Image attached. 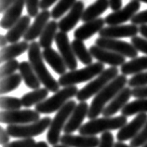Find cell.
Instances as JSON below:
<instances>
[{"label":"cell","mask_w":147,"mask_h":147,"mask_svg":"<svg viewBox=\"0 0 147 147\" xmlns=\"http://www.w3.org/2000/svg\"><path fill=\"white\" fill-rule=\"evenodd\" d=\"M42 54H43L44 60L47 61V63L52 68V70L56 74L63 76L66 73V64H65L61 54L58 53L55 49H53L52 48L44 49Z\"/></svg>","instance_id":"cell-24"},{"label":"cell","mask_w":147,"mask_h":147,"mask_svg":"<svg viewBox=\"0 0 147 147\" xmlns=\"http://www.w3.org/2000/svg\"><path fill=\"white\" fill-rule=\"evenodd\" d=\"M51 118L46 117L36 122L27 124V125H7V131L11 137L28 139L38 136L49 129L51 124Z\"/></svg>","instance_id":"cell-8"},{"label":"cell","mask_w":147,"mask_h":147,"mask_svg":"<svg viewBox=\"0 0 147 147\" xmlns=\"http://www.w3.org/2000/svg\"><path fill=\"white\" fill-rule=\"evenodd\" d=\"M77 0H60L59 2L56 4V6L53 7L51 12V17L54 20L60 19L63 16L65 12L70 10L74 5L76 3Z\"/></svg>","instance_id":"cell-34"},{"label":"cell","mask_w":147,"mask_h":147,"mask_svg":"<svg viewBox=\"0 0 147 147\" xmlns=\"http://www.w3.org/2000/svg\"><path fill=\"white\" fill-rule=\"evenodd\" d=\"M127 124V117L119 115L115 117H102L91 119L90 121L81 126L78 129L80 135L95 136L96 134L107 132V131L120 129L121 127Z\"/></svg>","instance_id":"cell-3"},{"label":"cell","mask_w":147,"mask_h":147,"mask_svg":"<svg viewBox=\"0 0 147 147\" xmlns=\"http://www.w3.org/2000/svg\"><path fill=\"white\" fill-rule=\"evenodd\" d=\"M144 70H147V56L137 57L129 61H127L121 66V73L125 76L134 74L136 75Z\"/></svg>","instance_id":"cell-28"},{"label":"cell","mask_w":147,"mask_h":147,"mask_svg":"<svg viewBox=\"0 0 147 147\" xmlns=\"http://www.w3.org/2000/svg\"><path fill=\"white\" fill-rule=\"evenodd\" d=\"M49 95V90L46 88H40L38 90H34L28 93H25L22 97V104L26 108L42 102L47 99Z\"/></svg>","instance_id":"cell-29"},{"label":"cell","mask_w":147,"mask_h":147,"mask_svg":"<svg viewBox=\"0 0 147 147\" xmlns=\"http://www.w3.org/2000/svg\"><path fill=\"white\" fill-rule=\"evenodd\" d=\"M132 96V90L130 88H124L115 97L111 100L104 108L102 111V115L104 117H113L117 112L121 111L127 103L130 97Z\"/></svg>","instance_id":"cell-18"},{"label":"cell","mask_w":147,"mask_h":147,"mask_svg":"<svg viewBox=\"0 0 147 147\" xmlns=\"http://www.w3.org/2000/svg\"><path fill=\"white\" fill-rule=\"evenodd\" d=\"M129 88H139L147 86V72L139 73L134 75L131 78L127 81Z\"/></svg>","instance_id":"cell-37"},{"label":"cell","mask_w":147,"mask_h":147,"mask_svg":"<svg viewBox=\"0 0 147 147\" xmlns=\"http://www.w3.org/2000/svg\"><path fill=\"white\" fill-rule=\"evenodd\" d=\"M50 17H51V12L49 10H42L41 12H39V14L34 18V22L30 25L28 31L24 34V40L27 42H33L37 37H40L42 32L49 24Z\"/></svg>","instance_id":"cell-19"},{"label":"cell","mask_w":147,"mask_h":147,"mask_svg":"<svg viewBox=\"0 0 147 147\" xmlns=\"http://www.w3.org/2000/svg\"><path fill=\"white\" fill-rule=\"evenodd\" d=\"M19 71H20V75L22 76V80L24 81L25 85L29 88L33 90L40 88L41 82L29 61H22L20 63Z\"/></svg>","instance_id":"cell-26"},{"label":"cell","mask_w":147,"mask_h":147,"mask_svg":"<svg viewBox=\"0 0 147 147\" xmlns=\"http://www.w3.org/2000/svg\"><path fill=\"white\" fill-rule=\"evenodd\" d=\"M9 137H10V135L7 131V129H3L2 127H0V144H1V145L4 146L7 144H9L10 142Z\"/></svg>","instance_id":"cell-45"},{"label":"cell","mask_w":147,"mask_h":147,"mask_svg":"<svg viewBox=\"0 0 147 147\" xmlns=\"http://www.w3.org/2000/svg\"><path fill=\"white\" fill-rule=\"evenodd\" d=\"M104 69L103 63H94L90 65H88L85 68L79 69V70H74L68 73H65L64 75L61 76L58 82L60 86L65 88L69 86H76L77 84L87 82L88 80H91L96 76H99L100 73H102Z\"/></svg>","instance_id":"cell-4"},{"label":"cell","mask_w":147,"mask_h":147,"mask_svg":"<svg viewBox=\"0 0 147 147\" xmlns=\"http://www.w3.org/2000/svg\"><path fill=\"white\" fill-rule=\"evenodd\" d=\"M127 81L129 80L125 75H119L106 87H104L97 95H95L88 109V117L91 120L97 118L100 114H102L104 108L125 88Z\"/></svg>","instance_id":"cell-1"},{"label":"cell","mask_w":147,"mask_h":147,"mask_svg":"<svg viewBox=\"0 0 147 147\" xmlns=\"http://www.w3.org/2000/svg\"><path fill=\"white\" fill-rule=\"evenodd\" d=\"M78 88L76 86H69L61 88V90L56 92L51 97L46 99L42 102L36 105L34 110L39 114H51L56 111H59L69 99L77 95Z\"/></svg>","instance_id":"cell-7"},{"label":"cell","mask_w":147,"mask_h":147,"mask_svg":"<svg viewBox=\"0 0 147 147\" xmlns=\"http://www.w3.org/2000/svg\"><path fill=\"white\" fill-rule=\"evenodd\" d=\"M140 7H141L140 2L136 1V0H132V1L127 3L125 7H122L119 10L113 11L112 13L108 14L104 18L105 24L108 26L121 25L122 24H125L126 22L130 21L137 14Z\"/></svg>","instance_id":"cell-11"},{"label":"cell","mask_w":147,"mask_h":147,"mask_svg":"<svg viewBox=\"0 0 147 147\" xmlns=\"http://www.w3.org/2000/svg\"><path fill=\"white\" fill-rule=\"evenodd\" d=\"M40 0H26V10L30 17L36 18L39 14Z\"/></svg>","instance_id":"cell-39"},{"label":"cell","mask_w":147,"mask_h":147,"mask_svg":"<svg viewBox=\"0 0 147 147\" xmlns=\"http://www.w3.org/2000/svg\"><path fill=\"white\" fill-rule=\"evenodd\" d=\"M0 106L4 111L11 110H20L22 106L21 99L16 97H9V96H2L0 100Z\"/></svg>","instance_id":"cell-35"},{"label":"cell","mask_w":147,"mask_h":147,"mask_svg":"<svg viewBox=\"0 0 147 147\" xmlns=\"http://www.w3.org/2000/svg\"><path fill=\"white\" fill-rule=\"evenodd\" d=\"M36 142L33 138L22 139V140H18L11 142L9 144L4 145L3 147H36Z\"/></svg>","instance_id":"cell-40"},{"label":"cell","mask_w":147,"mask_h":147,"mask_svg":"<svg viewBox=\"0 0 147 147\" xmlns=\"http://www.w3.org/2000/svg\"><path fill=\"white\" fill-rule=\"evenodd\" d=\"M142 147H147V142H146V144H144V146H142Z\"/></svg>","instance_id":"cell-55"},{"label":"cell","mask_w":147,"mask_h":147,"mask_svg":"<svg viewBox=\"0 0 147 147\" xmlns=\"http://www.w3.org/2000/svg\"><path fill=\"white\" fill-rule=\"evenodd\" d=\"M53 147H69V146H66V145H63V144H61V145H55V146H53Z\"/></svg>","instance_id":"cell-53"},{"label":"cell","mask_w":147,"mask_h":147,"mask_svg":"<svg viewBox=\"0 0 147 147\" xmlns=\"http://www.w3.org/2000/svg\"><path fill=\"white\" fill-rule=\"evenodd\" d=\"M115 147H131V146L127 145L126 144H124V142H117L115 144Z\"/></svg>","instance_id":"cell-52"},{"label":"cell","mask_w":147,"mask_h":147,"mask_svg":"<svg viewBox=\"0 0 147 147\" xmlns=\"http://www.w3.org/2000/svg\"><path fill=\"white\" fill-rule=\"evenodd\" d=\"M147 113V99H137L130 102L121 110L124 117H131L133 115Z\"/></svg>","instance_id":"cell-32"},{"label":"cell","mask_w":147,"mask_h":147,"mask_svg":"<svg viewBox=\"0 0 147 147\" xmlns=\"http://www.w3.org/2000/svg\"><path fill=\"white\" fill-rule=\"evenodd\" d=\"M22 80V78L20 74H13V75L1 79V84H0V93H1V95L9 93V92L16 90L21 85Z\"/></svg>","instance_id":"cell-33"},{"label":"cell","mask_w":147,"mask_h":147,"mask_svg":"<svg viewBox=\"0 0 147 147\" xmlns=\"http://www.w3.org/2000/svg\"><path fill=\"white\" fill-rule=\"evenodd\" d=\"M36 147H49V146L47 144V142H44V141H40V142H36Z\"/></svg>","instance_id":"cell-51"},{"label":"cell","mask_w":147,"mask_h":147,"mask_svg":"<svg viewBox=\"0 0 147 147\" xmlns=\"http://www.w3.org/2000/svg\"><path fill=\"white\" fill-rule=\"evenodd\" d=\"M139 31H140V33H141L142 36H144V38L147 39V24L141 25L140 27H139Z\"/></svg>","instance_id":"cell-49"},{"label":"cell","mask_w":147,"mask_h":147,"mask_svg":"<svg viewBox=\"0 0 147 147\" xmlns=\"http://www.w3.org/2000/svg\"><path fill=\"white\" fill-rule=\"evenodd\" d=\"M55 2H57V0H40L39 9L42 10H48V9H49Z\"/></svg>","instance_id":"cell-47"},{"label":"cell","mask_w":147,"mask_h":147,"mask_svg":"<svg viewBox=\"0 0 147 147\" xmlns=\"http://www.w3.org/2000/svg\"><path fill=\"white\" fill-rule=\"evenodd\" d=\"M9 43V41H7V38L6 36H2L1 34V36H0V45H1V48H5L7 47V44Z\"/></svg>","instance_id":"cell-50"},{"label":"cell","mask_w":147,"mask_h":147,"mask_svg":"<svg viewBox=\"0 0 147 147\" xmlns=\"http://www.w3.org/2000/svg\"><path fill=\"white\" fill-rule=\"evenodd\" d=\"M117 76L118 69L117 67L111 66L110 68L105 69L94 80H92L91 82L87 84L84 88L78 90V93L76 96V100L79 102H86L92 96L97 95L104 87H106Z\"/></svg>","instance_id":"cell-6"},{"label":"cell","mask_w":147,"mask_h":147,"mask_svg":"<svg viewBox=\"0 0 147 147\" xmlns=\"http://www.w3.org/2000/svg\"><path fill=\"white\" fill-rule=\"evenodd\" d=\"M19 68H20V63L17 60L14 59L7 61V63H5L1 66V71H0L1 79L13 75L17 70H19Z\"/></svg>","instance_id":"cell-36"},{"label":"cell","mask_w":147,"mask_h":147,"mask_svg":"<svg viewBox=\"0 0 147 147\" xmlns=\"http://www.w3.org/2000/svg\"><path fill=\"white\" fill-rule=\"evenodd\" d=\"M136 1H139V2H144V3H146V4H147V0H136Z\"/></svg>","instance_id":"cell-54"},{"label":"cell","mask_w":147,"mask_h":147,"mask_svg":"<svg viewBox=\"0 0 147 147\" xmlns=\"http://www.w3.org/2000/svg\"><path fill=\"white\" fill-rule=\"evenodd\" d=\"M40 114L36 110H11L2 111L0 115V121L7 125H24L38 121Z\"/></svg>","instance_id":"cell-9"},{"label":"cell","mask_w":147,"mask_h":147,"mask_svg":"<svg viewBox=\"0 0 147 147\" xmlns=\"http://www.w3.org/2000/svg\"><path fill=\"white\" fill-rule=\"evenodd\" d=\"M98 147H115L114 135L109 131L103 132L100 138V144Z\"/></svg>","instance_id":"cell-42"},{"label":"cell","mask_w":147,"mask_h":147,"mask_svg":"<svg viewBox=\"0 0 147 147\" xmlns=\"http://www.w3.org/2000/svg\"><path fill=\"white\" fill-rule=\"evenodd\" d=\"M28 42L24 40L17 43L10 44L9 46L1 49V55H0V61L2 63H7L10 60H14L15 58L22 55L25 51H28L29 49Z\"/></svg>","instance_id":"cell-25"},{"label":"cell","mask_w":147,"mask_h":147,"mask_svg":"<svg viewBox=\"0 0 147 147\" xmlns=\"http://www.w3.org/2000/svg\"><path fill=\"white\" fill-rule=\"evenodd\" d=\"M108 7H110L109 0H96L93 4H91L87 9H85L81 20H82L83 22H88L96 20V19L100 18V15Z\"/></svg>","instance_id":"cell-27"},{"label":"cell","mask_w":147,"mask_h":147,"mask_svg":"<svg viewBox=\"0 0 147 147\" xmlns=\"http://www.w3.org/2000/svg\"><path fill=\"white\" fill-rule=\"evenodd\" d=\"M61 142L69 147H98L100 139L96 136L88 135L64 134L61 137Z\"/></svg>","instance_id":"cell-21"},{"label":"cell","mask_w":147,"mask_h":147,"mask_svg":"<svg viewBox=\"0 0 147 147\" xmlns=\"http://www.w3.org/2000/svg\"><path fill=\"white\" fill-rule=\"evenodd\" d=\"M76 107V102L75 100H69L61 109L57 112L55 117L52 119L49 129L47 133V140L49 144L55 146L58 142H61V133L63 130L65 125L70 117L73 111Z\"/></svg>","instance_id":"cell-5"},{"label":"cell","mask_w":147,"mask_h":147,"mask_svg":"<svg viewBox=\"0 0 147 147\" xmlns=\"http://www.w3.org/2000/svg\"><path fill=\"white\" fill-rule=\"evenodd\" d=\"M55 43L67 68L70 71L76 70L78 64H77L76 57L72 48V43L69 41L67 33L58 32L55 37Z\"/></svg>","instance_id":"cell-12"},{"label":"cell","mask_w":147,"mask_h":147,"mask_svg":"<svg viewBox=\"0 0 147 147\" xmlns=\"http://www.w3.org/2000/svg\"><path fill=\"white\" fill-rule=\"evenodd\" d=\"M131 44L138 51H141L144 54H147V39L140 36H134L131 38Z\"/></svg>","instance_id":"cell-41"},{"label":"cell","mask_w":147,"mask_h":147,"mask_svg":"<svg viewBox=\"0 0 147 147\" xmlns=\"http://www.w3.org/2000/svg\"><path fill=\"white\" fill-rule=\"evenodd\" d=\"M26 7V0H15V2L3 13L1 27L9 30L22 18V13Z\"/></svg>","instance_id":"cell-20"},{"label":"cell","mask_w":147,"mask_h":147,"mask_svg":"<svg viewBox=\"0 0 147 147\" xmlns=\"http://www.w3.org/2000/svg\"><path fill=\"white\" fill-rule=\"evenodd\" d=\"M131 24L135 25H145L147 24V9L137 13L130 20Z\"/></svg>","instance_id":"cell-43"},{"label":"cell","mask_w":147,"mask_h":147,"mask_svg":"<svg viewBox=\"0 0 147 147\" xmlns=\"http://www.w3.org/2000/svg\"><path fill=\"white\" fill-rule=\"evenodd\" d=\"M59 28L58 26V22L53 20L49 21V24L46 26V28L42 32L41 36L39 37V45L41 48L48 49L51 48V45L53 41L55 40L56 34H57V30Z\"/></svg>","instance_id":"cell-30"},{"label":"cell","mask_w":147,"mask_h":147,"mask_svg":"<svg viewBox=\"0 0 147 147\" xmlns=\"http://www.w3.org/2000/svg\"><path fill=\"white\" fill-rule=\"evenodd\" d=\"M88 109L90 107L86 102H81L76 104V107L73 111L63 129L64 134H72L80 129L84 119L88 117Z\"/></svg>","instance_id":"cell-17"},{"label":"cell","mask_w":147,"mask_h":147,"mask_svg":"<svg viewBox=\"0 0 147 147\" xmlns=\"http://www.w3.org/2000/svg\"><path fill=\"white\" fill-rule=\"evenodd\" d=\"M85 10V6L84 2L81 0H77L76 3L74 5V7L69 10L68 14L66 16H64L61 19V21L58 22V26L61 32L63 33H68L70 32L72 29H74L77 22H78Z\"/></svg>","instance_id":"cell-16"},{"label":"cell","mask_w":147,"mask_h":147,"mask_svg":"<svg viewBox=\"0 0 147 147\" xmlns=\"http://www.w3.org/2000/svg\"><path fill=\"white\" fill-rule=\"evenodd\" d=\"M39 42L33 41L29 46L28 49V59L29 63L32 65L34 71L36 72L37 77L39 78L41 84H43L49 91L58 92L60 88V84L55 78L51 76V74L46 67L44 63V58L40 50Z\"/></svg>","instance_id":"cell-2"},{"label":"cell","mask_w":147,"mask_h":147,"mask_svg":"<svg viewBox=\"0 0 147 147\" xmlns=\"http://www.w3.org/2000/svg\"><path fill=\"white\" fill-rule=\"evenodd\" d=\"M72 48L74 52H75L76 57L78 59L81 63L84 65H90L92 63V60H93V57H92L91 53L90 52V49H88L85 46L84 42L78 40V39H75L72 42Z\"/></svg>","instance_id":"cell-31"},{"label":"cell","mask_w":147,"mask_h":147,"mask_svg":"<svg viewBox=\"0 0 147 147\" xmlns=\"http://www.w3.org/2000/svg\"><path fill=\"white\" fill-rule=\"evenodd\" d=\"M139 31L138 25L135 24H121L103 27L99 32L100 37L104 38H123V37H134L137 36Z\"/></svg>","instance_id":"cell-14"},{"label":"cell","mask_w":147,"mask_h":147,"mask_svg":"<svg viewBox=\"0 0 147 147\" xmlns=\"http://www.w3.org/2000/svg\"><path fill=\"white\" fill-rule=\"evenodd\" d=\"M15 2V0H0V12L4 13Z\"/></svg>","instance_id":"cell-46"},{"label":"cell","mask_w":147,"mask_h":147,"mask_svg":"<svg viewBox=\"0 0 147 147\" xmlns=\"http://www.w3.org/2000/svg\"><path fill=\"white\" fill-rule=\"evenodd\" d=\"M147 142V123L142 127V130L139 132L136 137L130 141L131 147H142Z\"/></svg>","instance_id":"cell-38"},{"label":"cell","mask_w":147,"mask_h":147,"mask_svg":"<svg viewBox=\"0 0 147 147\" xmlns=\"http://www.w3.org/2000/svg\"><path fill=\"white\" fill-rule=\"evenodd\" d=\"M104 24H105V21L100 17L96 19V20L85 22L83 25L79 26L75 31L74 36L76 39L85 41L90 38L92 36H94L96 33H99L103 28Z\"/></svg>","instance_id":"cell-22"},{"label":"cell","mask_w":147,"mask_h":147,"mask_svg":"<svg viewBox=\"0 0 147 147\" xmlns=\"http://www.w3.org/2000/svg\"><path fill=\"white\" fill-rule=\"evenodd\" d=\"M95 45L102 49L111 50V51L117 54H120L124 57L130 58L131 60L137 58L139 52L131 43H127L126 41L118 39H114V38L98 37L95 40Z\"/></svg>","instance_id":"cell-10"},{"label":"cell","mask_w":147,"mask_h":147,"mask_svg":"<svg viewBox=\"0 0 147 147\" xmlns=\"http://www.w3.org/2000/svg\"><path fill=\"white\" fill-rule=\"evenodd\" d=\"M31 24V17L29 15H24L11 28L7 31L6 36L7 41L10 44H14L19 42L22 37L24 36V34L28 31Z\"/></svg>","instance_id":"cell-23"},{"label":"cell","mask_w":147,"mask_h":147,"mask_svg":"<svg viewBox=\"0 0 147 147\" xmlns=\"http://www.w3.org/2000/svg\"><path fill=\"white\" fill-rule=\"evenodd\" d=\"M110 9L113 11H117L122 9V0H109Z\"/></svg>","instance_id":"cell-48"},{"label":"cell","mask_w":147,"mask_h":147,"mask_svg":"<svg viewBox=\"0 0 147 147\" xmlns=\"http://www.w3.org/2000/svg\"><path fill=\"white\" fill-rule=\"evenodd\" d=\"M90 52L93 58L102 63L109 64L113 67L122 66L126 63V57H124L120 54L105 49H102L97 45L90 46Z\"/></svg>","instance_id":"cell-15"},{"label":"cell","mask_w":147,"mask_h":147,"mask_svg":"<svg viewBox=\"0 0 147 147\" xmlns=\"http://www.w3.org/2000/svg\"><path fill=\"white\" fill-rule=\"evenodd\" d=\"M147 123V114L142 113L138 114L136 117H134L132 121L129 124H126L123 127H121L117 134V139L118 142H126L129 140H132L136 137V135L142 130V127Z\"/></svg>","instance_id":"cell-13"},{"label":"cell","mask_w":147,"mask_h":147,"mask_svg":"<svg viewBox=\"0 0 147 147\" xmlns=\"http://www.w3.org/2000/svg\"><path fill=\"white\" fill-rule=\"evenodd\" d=\"M132 96L136 99H147V86L132 88Z\"/></svg>","instance_id":"cell-44"}]
</instances>
